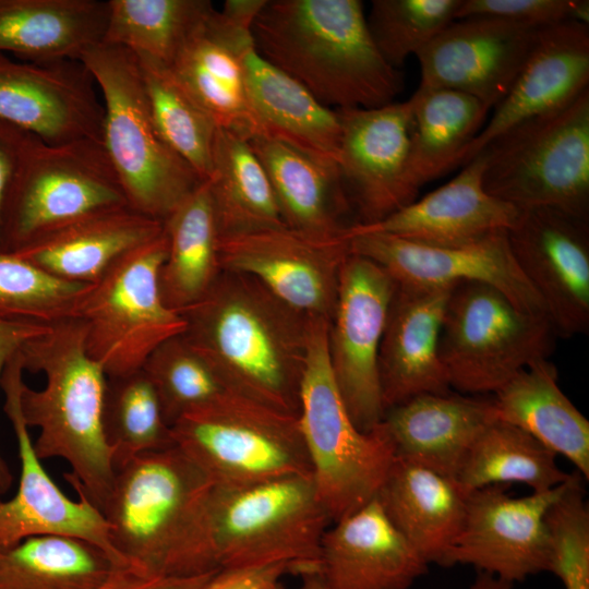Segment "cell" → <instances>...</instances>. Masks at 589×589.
I'll return each mask as SVG.
<instances>
[{"label": "cell", "instance_id": "obj_1", "mask_svg": "<svg viewBox=\"0 0 589 589\" xmlns=\"http://www.w3.org/2000/svg\"><path fill=\"white\" fill-rule=\"evenodd\" d=\"M180 315L182 336L230 392L299 417L311 316L230 271Z\"/></svg>", "mask_w": 589, "mask_h": 589}, {"label": "cell", "instance_id": "obj_2", "mask_svg": "<svg viewBox=\"0 0 589 589\" xmlns=\"http://www.w3.org/2000/svg\"><path fill=\"white\" fill-rule=\"evenodd\" d=\"M100 510L117 551L157 576L220 569L209 537L215 482L178 446L136 455L115 468Z\"/></svg>", "mask_w": 589, "mask_h": 589}, {"label": "cell", "instance_id": "obj_3", "mask_svg": "<svg viewBox=\"0 0 589 589\" xmlns=\"http://www.w3.org/2000/svg\"><path fill=\"white\" fill-rule=\"evenodd\" d=\"M257 53L334 109L377 108L402 88L359 0H267L252 26Z\"/></svg>", "mask_w": 589, "mask_h": 589}, {"label": "cell", "instance_id": "obj_4", "mask_svg": "<svg viewBox=\"0 0 589 589\" xmlns=\"http://www.w3.org/2000/svg\"><path fill=\"white\" fill-rule=\"evenodd\" d=\"M84 334L82 322L69 317L21 348L24 370L43 373L46 383L33 389L23 382L20 406L26 425L39 430V459L65 460L64 479L101 510L116 472L103 425L107 375L88 356Z\"/></svg>", "mask_w": 589, "mask_h": 589}, {"label": "cell", "instance_id": "obj_5", "mask_svg": "<svg viewBox=\"0 0 589 589\" xmlns=\"http://www.w3.org/2000/svg\"><path fill=\"white\" fill-rule=\"evenodd\" d=\"M79 61L100 91L101 144L128 205L164 221L203 180L159 134L132 51L99 43L84 51Z\"/></svg>", "mask_w": 589, "mask_h": 589}, {"label": "cell", "instance_id": "obj_6", "mask_svg": "<svg viewBox=\"0 0 589 589\" xmlns=\"http://www.w3.org/2000/svg\"><path fill=\"white\" fill-rule=\"evenodd\" d=\"M328 325L311 316L299 422L316 496L333 524L376 496L396 449L383 421L363 432L350 418L332 373Z\"/></svg>", "mask_w": 589, "mask_h": 589}, {"label": "cell", "instance_id": "obj_7", "mask_svg": "<svg viewBox=\"0 0 589 589\" xmlns=\"http://www.w3.org/2000/svg\"><path fill=\"white\" fill-rule=\"evenodd\" d=\"M483 187L516 208H553L589 219V88L490 142Z\"/></svg>", "mask_w": 589, "mask_h": 589}, {"label": "cell", "instance_id": "obj_8", "mask_svg": "<svg viewBox=\"0 0 589 589\" xmlns=\"http://www.w3.org/2000/svg\"><path fill=\"white\" fill-rule=\"evenodd\" d=\"M330 524L312 476L236 488L215 483L211 497L209 537L219 568L285 563L294 575L320 573Z\"/></svg>", "mask_w": 589, "mask_h": 589}, {"label": "cell", "instance_id": "obj_9", "mask_svg": "<svg viewBox=\"0 0 589 589\" xmlns=\"http://www.w3.org/2000/svg\"><path fill=\"white\" fill-rule=\"evenodd\" d=\"M555 337L548 316L522 311L488 284L460 281L446 304L438 357L450 388L495 394L528 365L549 359Z\"/></svg>", "mask_w": 589, "mask_h": 589}, {"label": "cell", "instance_id": "obj_10", "mask_svg": "<svg viewBox=\"0 0 589 589\" xmlns=\"http://www.w3.org/2000/svg\"><path fill=\"white\" fill-rule=\"evenodd\" d=\"M166 254L163 230L87 285L76 304L73 317L84 326L86 351L107 377L141 370L161 342L184 332V320L166 306L160 294Z\"/></svg>", "mask_w": 589, "mask_h": 589}, {"label": "cell", "instance_id": "obj_11", "mask_svg": "<svg viewBox=\"0 0 589 589\" xmlns=\"http://www.w3.org/2000/svg\"><path fill=\"white\" fill-rule=\"evenodd\" d=\"M175 445L220 486L312 476L299 417L228 392L171 425Z\"/></svg>", "mask_w": 589, "mask_h": 589}, {"label": "cell", "instance_id": "obj_12", "mask_svg": "<svg viewBox=\"0 0 589 589\" xmlns=\"http://www.w3.org/2000/svg\"><path fill=\"white\" fill-rule=\"evenodd\" d=\"M123 205L127 199L101 141L53 145L35 136L4 204L2 252L14 253L80 217Z\"/></svg>", "mask_w": 589, "mask_h": 589}, {"label": "cell", "instance_id": "obj_13", "mask_svg": "<svg viewBox=\"0 0 589 589\" xmlns=\"http://www.w3.org/2000/svg\"><path fill=\"white\" fill-rule=\"evenodd\" d=\"M395 287L390 275L364 256L350 253L341 266L327 349L339 394L363 432L385 414L378 352Z\"/></svg>", "mask_w": 589, "mask_h": 589}, {"label": "cell", "instance_id": "obj_14", "mask_svg": "<svg viewBox=\"0 0 589 589\" xmlns=\"http://www.w3.org/2000/svg\"><path fill=\"white\" fill-rule=\"evenodd\" d=\"M218 254L223 271L252 276L293 309L330 322L350 248L346 232L325 236L285 225L220 237Z\"/></svg>", "mask_w": 589, "mask_h": 589}, {"label": "cell", "instance_id": "obj_15", "mask_svg": "<svg viewBox=\"0 0 589 589\" xmlns=\"http://www.w3.org/2000/svg\"><path fill=\"white\" fill-rule=\"evenodd\" d=\"M20 351L7 363L0 380L4 412L15 434L21 474L12 498L0 500V550L44 534L85 540L103 550L118 568H135L115 548L109 527L85 496L68 497L53 482L37 456L20 406L24 372Z\"/></svg>", "mask_w": 589, "mask_h": 589}, {"label": "cell", "instance_id": "obj_16", "mask_svg": "<svg viewBox=\"0 0 589 589\" xmlns=\"http://www.w3.org/2000/svg\"><path fill=\"white\" fill-rule=\"evenodd\" d=\"M565 483L521 497H513L505 485L497 484L468 492L464 522L448 553L447 567L470 565L514 585L549 572L545 514Z\"/></svg>", "mask_w": 589, "mask_h": 589}, {"label": "cell", "instance_id": "obj_17", "mask_svg": "<svg viewBox=\"0 0 589 589\" xmlns=\"http://www.w3.org/2000/svg\"><path fill=\"white\" fill-rule=\"evenodd\" d=\"M346 237L350 253L375 262L398 284L449 287L460 281L484 283L522 311L549 317L513 256L507 231L460 245H430L384 233Z\"/></svg>", "mask_w": 589, "mask_h": 589}, {"label": "cell", "instance_id": "obj_18", "mask_svg": "<svg viewBox=\"0 0 589 589\" xmlns=\"http://www.w3.org/2000/svg\"><path fill=\"white\" fill-rule=\"evenodd\" d=\"M507 238L517 265L542 299L557 337L587 334L588 220L553 208L524 209Z\"/></svg>", "mask_w": 589, "mask_h": 589}, {"label": "cell", "instance_id": "obj_19", "mask_svg": "<svg viewBox=\"0 0 589 589\" xmlns=\"http://www.w3.org/2000/svg\"><path fill=\"white\" fill-rule=\"evenodd\" d=\"M539 29L493 17L455 20L416 55L419 88L464 93L492 109L510 89Z\"/></svg>", "mask_w": 589, "mask_h": 589}, {"label": "cell", "instance_id": "obj_20", "mask_svg": "<svg viewBox=\"0 0 589 589\" xmlns=\"http://www.w3.org/2000/svg\"><path fill=\"white\" fill-rule=\"evenodd\" d=\"M79 60L13 61L0 55V121L45 142L101 141L104 105Z\"/></svg>", "mask_w": 589, "mask_h": 589}, {"label": "cell", "instance_id": "obj_21", "mask_svg": "<svg viewBox=\"0 0 589 589\" xmlns=\"http://www.w3.org/2000/svg\"><path fill=\"white\" fill-rule=\"evenodd\" d=\"M340 121L338 169L356 225L383 220L417 200L409 191L406 168L411 106L394 101L377 108L337 109Z\"/></svg>", "mask_w": 589, "mask_h": 589}, {"label": "cell", "instance_id": "obj_22", "mask_svg": "<svg viewBox=\"0 0 589 589\" xmlns=\"http://www.w3.org/2000/svg\"><path fill=\"white\" fill-rule=\"evenodd\" d=\"M589 88V24L566 21L538 31L510 89L469 145L460 167L518 123L554 111Z\"/></svg>", "mask_w": 589, "mask_h": 589}, {"label": "cell", "instance_id": "obj_23", "mask_svg": "<svg viewBox=\"0 0 589 589\" xmlns=\"http://www.w3.org/2000/svg\"><path fill=\"white\" fill-rule=\"evenodd\" d=\"M485 160L481 151L447 183L383 220L351 226L346 235L384 233L430 245H460L508 231L521 211L485 191Z\"/></svg>", "mask_w": 589, "mask_h": 589}, {"label": "cell", "instance_id": "obj_24", "mask_svg": "<svg viewBox=\"0 0 589 589\" xmlns=\"http://www.w3.org/2000/svg\"><path fill=\"white\" fill-rule=\"evenodd\" d=\"M452 288L396 283L378 352L385 411L419 395L450 392L438 337Z\"/></svg>", "mask_w": 589, "mask_h": 589}, {"label": "cell", "instance_id": "obj_25", "mask_svg": "<svg viewBox=\"0 0 589 589\" xmlns=\"http://www.w3.org/2000/svg\"><path fill=\"white\" fill-rule=\"evenodd\" d=\"M428 569L376 496L323 534L320 574L328 589H409Z\"/></svg>", "mask_w": 589, "mask_h": 589}, {"label": "cell", "instance_id": "obj_26", "mask_svg": "<svg viewBox=\"0 0 589 589\" xmlns=\"http://www.w3.org/2000/svg\"><path fill=\"white\" fill-rule=\"evenodd\" d=\"M252 31L213 8L169 65L217 128L248 140L257 135L245 85L243 56Z\"/></svg>", "mask_w": 589, "mask_h": 589}, {"label": "cell", "instance_id": "obj_27", "mask_svg": "<svg viewBox=\"0 0 589 589\" xmlns=\"http://www.w3.org/2000/svg\"><path fill=\"white\" fill-rule=\"evenodd\" d=\"M164 223L129 205L91 213L14 254L64 281L93 284L121 256L156 238Z\"/></svg>", "mask_w": 589, "mask_h": 589}, {"label": "cell", "instance_id": "obj_28", "mask_svg": "<svg viewBox=\"0 0 589 589\" xmlns=\"http://www.w3.org/2000/svg\"><path fill=\"white\" fill-rule=\"evenodd\" d=\"M496 419L492 399L423 394L385 411L396 456L455 481L480 432Z\"/></svg>", "mask_w": 589, "mask_h": 589}, {"label": "cell", "instance_id": "obj_29", "mask_svg": "<svg viewBox=\"0 0 589 589\" xmlns=\"http://www.w3.org/2000/svg\"><path fill=\"white\" fill-rule=\"evenodd\" d=\"M467 494L456 481L396 456L376 498L393 526L429 565L447 567L464 522Z\"/></svg>", "mask_w": 589, "mask_h": 589}, {"label": "cell", "instance_id": "obj_30", "mask_svg": "<svg viewBox=\"0 0 589 589\" xmlns=\"http://www.w3.org/2000/svg\"><path fill=\"white\" fill-rule=\"evenodd\" d=\"M245 85L257 135L337 165L340 121L296 80L262 58L252 41L244 56ZM338 166V165H337Z\"/></svg>", "mask_w": 589, "mask_h": 589}, {"label": "cell", "instance_id": "obj_31", "mask_svg": "<svg viewBox=\"0 0 589 589\" xmlns=\"http://www.w3.org/2000/svg\"><path fill=\"white\" fill-rule=\"evenodd\" d=\"M264 167L287 227L325 236L342 235L351 204L338 166L266 136L249 140Z\"/></svg>", "mask_w": 589, "mask_h": 589}, {"label": "cell", "instance_id": "obj_32", "mask_svg": "<svg viewBox=\"0 0 589 589\" xmlns=\"http://www.w3.org/2000/svg\"><path fill=\"white\" fill-rule=\"evenodd\" d=\"M108 1L0 0V55L25 62L80 60L103 41Z\"/></svg>", "mask_w": 589, "mask_h": 589}, {"label": "cell", "instance_id": "obj_33", "mask_svg": "<svg viewBox=\"0 0 589 589\" xmlns=\"http://www.w3.org/2000/svg\"><path fill=\"white\" fill-rule=\"evenodd\" d=\"M556 366L541 359L500 388L493 400L497 420L529 433L589 479V422L557 383Z\"/></svg>", "mask_w": 589, "mask_h": 589}, {"label": "cell", "instance_id": "obj_34", "mask_svg": "<svg viewBox=\"0 0 589 589\" xmlns=\"http://www.w3.org/2000/svg\"><path fill=\"white\" fill-rule=\"evenodd\" d=\"M409 101L406 181L417 199L421 187L461 165L490 108L470 95L437 88L418 87Z\"/></svg>", "mask_w": 589, "mask_h": 589}, {"label": "cell", "instance_id": "obj_35", "mask_svg": "<svg viewBox=\"0 0 589 589\" xmlns=\"http://www.w3.org/2000/svg\"><path fill=\"white\" fill-rule=\"evenodd\" d=\"M163 223L167 254L159 272V289L166 306L180 314L204 297L223 271L207 181Z\"/></svg>", "mask_w": 589, "mask_h": 589}, {"label": "cell", "instance_id": "obj_36", "mask_svg": "<svg viewBox=\"0 0 589 589\" xmlns=\"http://www.w3.org/2000/svg\"><path fill=\"white\" fill-rule=\"evenodd\" d=\"M208 190L220 237L285 226L269 180L248 139L217 129Z\"/></svg>", "mask_w": 589, "mask_h": 589}, {"label": "cell", "instance_id": "obj_37", "mask_svg": "<svg viewBox=\"0 0 589 589\" xmlns=\"http://www.w3.org/2000/svg\"><path fill=\"white\" fill-rule=\"evenodd\" d=\"M570 473L556 464V455L524 430L495 419L477 436L455 481L470 492L488 485L521 483L532 492L554 489Z\"/></svg>", "mask_w": 589, "mask_h": 589}, {"label": "cell", "instance_id": "obj_38", "mask_svg": "<svg viewBox=\"0 0 589 589\" xmlns=\"http://www.w3.org/2000/svg\"><path fill=\"white\" fill-rule=\"evenodd\" d=\"M116 568L85 540L35 536L0 550V589H94Z\"/></svg>", "mask_w": 589, "mask_h": 589}, {"label": "cell", "instance_id": "obj_39", "mask_svg": "<svg viewBox=\"0 0 589 589\" xmlns=\"http://www.w3.org/2000/svg\"><path fill=\"white\" fill-rule=\"evenodd\" d=\"M213 8L208 0H108L101 43L169 67Z\"/></svg>", "mask_w": 589, "mask_h": 589}, {"label": "cell", "instance_id": "obj_40", "mask_svg": "<svg viewBox=\"0 0 589 589\" xmlns=\"http://www.w3.org/2000/svg\"><path fill=\"white\" fill-rule=\"evenodd\" d=\"M136 58L159 134L203 181L208 180L213 170L217 125L168 65L143 57Z\"/></svg>", "mask_w": 589, "mask_h": 589}, {"label": "cell", "instance_id": "obj_41", "mask_svg": "<svg viewBox=\"0 0 589 589\" xmlns=\"http://www.w3.org/2000/svg\"><path fill=\"white\" fill-rule=\"evenodd\" d=\"M103 425L115 468L136 455L175 446L158 395L142 369L107 377Z\"/></svg>", "mask_w": 589, "mask_h": 589}, {"label": "cell", "instance_id": "obj_42", "mask_svg": "<svg viewBox=\"0 0 589 589\" xmlns=\"http://www.w3.org/2000/svg\"><path fill=\"white\" fill-rule=\"evenodd\" d=\"M142 370L151 380L170 426L183 414L230 392L182 334L161 342Z\"/></svg>", "mask_w": 589, "mask_h": 589}, {"label": "cell", "instance_id": "obj_43", "mask_svg": "<svg viewBox=\"0 0 589 589\" xmlns=\"http://www.w3.org/2000/svg\"><path fill=\"white\" fill-rule=\"evenodd\" d=\"M461 0H373L366 24L382 57L395 69L456 20Z\"/></svg>", "mask_w": 589, "mask_h": 589}, {"label": "cell", "instance_id": "obj_44", "mask_svg": "<svg viewBox=\"0 0 589 589\" xmlns=\"http://www.w3.org/2000/svg\"><path fill=\"white\" fill-rule=\"evenodd\" d=\"M87 284L56 278L14 253L0 252V316L52 324L73 317Z\"/></svg>", "mask_w": 589, "mask_h": 589}, {"label": "cell", "instance_id": "obj_45", "mask_svg": "<svg viewBox=\"0 0 589 589\" xmlns=\"http://www.w3.org/2000/svg\"><path fill=\"white\" fill-rule=\"evenodd\" d=\"M582 480L579 472H572L545 514L551 546L549 572L564 589H589V507Z\"/></svg>", "mask_w": 589, "mask_h": 589}, {"label": "cell", "instance_id": "obj_46", "mask_svg": "<svg viewBox=\"0 0 589 589\" xmlns=\"http://www.w3.org/2000/svg\"><path fill=\"white\" fill-rule=\"evenodd\" d=\"M493 17L533 28L566 21L589 24L587 0H461L456 20Z\"/></svg>", "mask_w": 589, "mask_h": 589}, {"label": "cell", "instance_id": "obj_47", "mask_svg": "<svg viewBox=\"0 0 589 589\" xmlns=\"http://www.w3.org/2000/svg\"><path fill=\"white\" fill-rule=\"evenodd\" d=\"M51 324L0 316V380L10 359L34 337L44 334ZM13 476L0 454V496L9 491Z\"/></svg>", "mask_w": 589, "mask_h": 589}, {"label": "cell", "instance_id": "obj_48", "mask_svg": "<svg viewBox=\"0 0 589 589\" xmlns=\"http://www.w3.org/2000/svg\"><path fill=\"white\" fill-rule=\"evenodd\" d=\"M217 570L172 577L151 575L135 568H116L94 589H201Z\"/></svg>", "mask_w": 589, "mask_h": 589}, {"label": "cell", "instance_id": "obj_49", "mask_svg": "<svg viewBox=\"0 0 589 589\" xmlns=\"http://www.w3.org/2000/svg\"><path fill=\"white\" fill-rule=\"evenodd\" d=\"M292 574L288 564L218 569L201 589H271Z\"/></svg>", "mask_w": 589, "mask_h": 589}, {"label": "cell", "instance_id": "obj_50", "mask_svg": "<svg viewBox=\"0 0 589 589\" xmlns=\"http://www.w3.org/2000/svg\"><path fill=\"white\" fill-rule=\"evenodd\" d=\"M34 137L19 128L0 121V252H2L1 223L4 204L22 158Z\"/></svg>", "mask_w": 589, "mask_h": 589}, {"label": "cell", "instance_id": "obj_51", "mask_svg": "<svg viewBox=\"0 0 589 589\" xmlns=\"http://www.w3.org/2000/svg\"><path fill=\"white\" fill-rule=\"evenodd\" d=\"M267 0H227L221 14L233 24L252 31L253 23Z\"/></svg>", "mask_w": 589, "mask_h": 589}, {"label": "cell", "instance_id": "obj_52", "mask_svg": "<svg viewBox=\"0 0 589 589\" xmlns=\"http://www.w3.org/2000/svg\"><path fill=\"white\" fill-rule=\"evenodd\" d=\"M467 589H515V585L485 573H479Z\"/></svg>", "mask_w": 589, "mask_h": 589}, {"label": "cell", "instance_id": "obj_53", "mask_svg": "<svg viewBox=\"0 0 589 589\" xmlns=\"http://www.w3.org/2000/svg\"><path fill=\"white\" fill-rule=\"evenodd\" d=\"M302 582L298 589H328L318 572L301 576Z\"/></svg>", "mask_w": 589, "mask_h": 589}, {"label": "cell", "instance_id": "obj_54", "mask_svg": "<svg viewBox=\"0 0 589 589\" xmlns=\"http://www.w3.org/2000/svg\"><path fill=\"white\" fill-rule=\"evenodd\" d=\"M271 589H284V587L281 586L280 582H278L277 585H275V586L272 587Z\"/></svg>", "mask_w": 589, "mask_h": 589}]
</instances>
